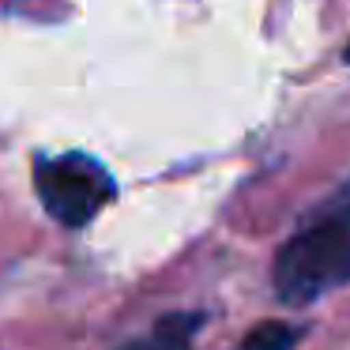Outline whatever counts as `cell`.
<instances>
[{"label":"cell","mask_w":350,"mask_h":350,"mask_svg":"<svg viewBox=\"0 0 350 350\" xmlns=\"http://www.w3.org/2000/svg\"><path fill=\"white\" fill-rule=\"evenodd\" d=\"M34 192L49 219L83 230L117 200V181L94 154L64 151L34 159Z\"/></svg>","instance_id":"cell-2"},{"label":"cell","mask_w":350,"mask_h":350,"mask_svg":"<svg viewBox=\"0 0 350 350\" xmlns=\"http://www.w3.org/2000/svg\"><path fill=\"white\" fill-rule=\"evenodd\" d=\"M342 61H347V64H350V46H347V53H342Z\"/></svg>","instance_id":"cell-5"},{"label":"cell","mask_w":350,"mask_h":350,"mask_svg":"<svg viewBox=\"0 0 350 350\" xmlns=\"http://www.w3.org/2000/svg\"><path fill=\"white\" fill-rule=\"evenodd\" d=\"M297 339H301V327L282 324V320H264L245 335L241 350H294Z\"/></svg>","instance_id":"cell-4"},{"label":"cell","mask_w":350,"mask_h":350,"mask_svg":"<svg viewBox=\"0 0 350 350\" xmlns=\"http://www.w3.org/2000/svg\"><path fill=\"white\" fill-rule=\"evenodd\" d=\"M271 282L282 305H312L350 286V185L282 241Z\"/></svg>","instance_id":"cell-1"},{"label":"cell","mask_w":350,"mask_h":350,"mask_svg":"<svg viewBox=\"0 0 350 350\" xmlns=\"http://www.w3.org/2000/svg\"><path fill=\"white\" fill-rule=\"evenodd\" d=\"M204 320H207L204 312H170V317H162L159 324L151 327L147 339L129 342V347H121V350H189L192 335L200 332Z\"/></svg>","instance_id":"cell-3"}]
</instances>
